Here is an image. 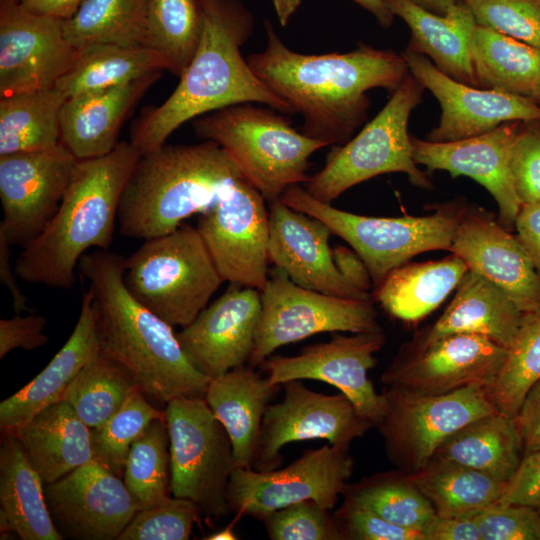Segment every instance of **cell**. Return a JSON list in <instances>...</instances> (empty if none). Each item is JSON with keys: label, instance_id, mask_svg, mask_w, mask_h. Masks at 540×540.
Segmentation results:
<instances>
[{"label": "cell", "instance_id": "cell-19", "mask_svg": "<svg viewBox=\"0 0 540 540\" xmlns=\"http://www.w3.org/2000/svg\"><path fill=\"white\" fill-rule=\"evenodd\" d=\"M63 21L0 0V97L55 87L79 53Z\"/></svg>", "mask_w": 540, "mask_h": 540}, {"label": "cell", "instance_id": "cell-27", "mask_svg": "<svg viewBox=\"0 0 540 540\" xmlns=\"http://www.w3.org/2000/svg\"><path fill=\"white\" fill-rule=\"evenodd\" d=\"M100 352L94 294H83L77 323L49 364L21 390L0 403V427L10 429L61 400L80 370Z\"/></svg>", "mask_w": 540, "mask_h": 540}, {"label": "cell", "instance_id": "cell-4", "mask_svg": "<svg viewBox=\"0 0 540 540\" xmlns=\"http://www.w3.org/2000/svg\"><path fill=\"white\" fill-rule=\"evenodd\" d=\"M141 155L130 141H119L106 155L78 160L56 214L15 261L20 280L69 289L89 249L109 250L122 192Z\"/></svg>", "mask_w": 540, "mask_h": 540}, {"label": "cell", "instance_id": "cell-61", "mask_svg": "<svg viewBox=\"0 0 540 540\" xmlns=\"http://www.w3.org/2000/svg\"><path fill=\"white\" fill-rule=\"evenodd\" d=\"M275 13L279 24L285 27L296 10L300 6L302 0H272Z\"/></svg>", "mask_w": 540, "mask_h": 540}, {"label": "cell", "instance_id": "cell-18", "mask_svg": "<svg viewBox=\"0 0 540 540\" xmlns=\"http://www.w3.org/2000/svg\"><path fill=\"white\" fill-rule=\"evenodd\" d=\"M506 355L505 347L485 336L453 333L421 348L406 345L381 380L390 388L427 395L474 385L488 389Z\"/></svg>", "mask_w": 540, "mask_h": 540}, {"label": "cell", "instance_id": "cell-37", "mask_svg": "<svg viewBox=\"0 0 540 540\" xmlns=\"http://www.w3.org/2000/svg\"><path fill=\"white\" fill-rule=\"evenodd\" d=\"M66 99L56 87L0 97V155L60 144V114Z\"/></svg>", "mask_w": 540, "mask_h": 540}, {"label": "cell", "instance_id": "cell-31", "mask_svg": "<svg viewBox=\"0 0 540 540\" xmlns=\"http://www.w3.org/2000/svg\"><path fill=\"white\" fill-rule=\"evenodd\" d=\"M44 484L57 481L94 460L91 428L63 400L10 429Z\"/></svg>", "mask_w": 540, "mask_h": 540}, {"label": "cell", "instance_id": "cell-5", "mask_svg": "<svg viewBox=\"0 0 540 540\" xmlns=\"http://www.w3.org/2000/svg\"><path fill=\"white\" fill-rule=\"evenodd\" d=\"M240 178L236 162L214 141L165 143L134 166L120 199L119 232L142 240L172 232L192 215L209 211Z\"/></svg>", "mask_w": 540, "mask_h": 540}, {"label": "cell", "instance_id": "cell-23", "mask_svg": "<svg viewBox=\"0 0 540 540\" xmlns=\"http://www.w3.org/2000/svg\"><path fill=\"white\" fill-rule=\"evenodd\" d=\"M522 121L505 122L484 134L450 142L412 136L414 160L428 171H447L482 185L498 205V222L510 230L521 207L511 167L513 145Z\"/></svg>", "mask_w": 540, "mask_h": 540}, {"label": "cell", "instance_id": "cell-11", "mask_svg": "<svg viewBox=\"0 0 540 540\" xmlns=\"http://www.w3.org/2000/svg\"><path fill=\"white\" fill-rule=\"evenodd\" d=\"M249 365L260 366L278 348L324 332L382 330L372 300L344 298L301 287L279 268L270 271Z\"/></svg>", "mask_w": 540, "mask_h": 540}, {"label": "cell", "instance_id": "cell-51", "mask_svg": "<svg viewBox=\"0 0 540 540\" xmlns=\"http://www.w3.org/2000/svg\"><path fill=\"white\" fill-rule=\"evenodd\" d=\"M333 513L346 540H425L421 530L394 524L344 501Z\"/></svg>", "mask_w": 540, "mask_h": 540}, {"label": "cell", "instance_id": "cell-30", "mask_svg": "<svg viewBox=\"0 0 540 540\" xmlns=\"http://www.w3.org/2000/svg\"><path fill=\"white\" fill-rule=\"evenodd\" d=\"M523 313L501 288L468 270L451 303L418 337L414 348L424 347L449 334L471 333L485 336L509 349L520 328Z\"/></svg>", "mask_w": 540, "mask_h": 540}, {"label": "cell", "instance_id": "cell-33", "mask_svg": "<svg viewBox=\"0 0 540 540\" xmlns=\"http://www.w3.org/2000/svg\"><path fill=\"white\" fill-rule=\"evenodd\" d=\"M468 270L455 254L440 260L408 262L390 272L372 297L393 317L417 322L457 288Z\"/></svg>", "mask_w": 540, "mask_h": 540}, {"label": "cell", "instance_id": "cell-56", "mask_svg": "<svg viewBox=\"0 0 540 540\" xmlns=\"http://www.w3.org/2000/svg\"><path fill=\"white\" fill-rule=\"evenodd\" d=\"M425 540H481L470 517H443L435 514L422 528Z\"/></svg>", "mask_w": 540, "mask_h": 540}, {"label": "cell", "instance_id": "cell-63", "mask_svg": "<svg viewBox=\"0 0 540 540\" xmlns=\"http://www.w3.org/2000/svg\"><path fill=\"white\" fill-rule=\"evenodd\" d=\"M205 540H235L238 539L233 531L232 525H229L222 530L210 534L204 538Z\"/></svg>", "mask_w": 540, "mask_h": 540}, {"label": "cell", "instance_id": "cell-6", "mask_svg": "<svg viewBox=\"0 0 540 540\" xmlns=\"http://www.w3.org/2000/svg\"><path fill=\"white\" fill-rule=\"evenodd\" d=\"M193 129L199 138L226 150L267 201L279 199L293 185L307 183L309 158L328 146L296 130L286 114L251 102L195 118Z\"/></svg>", "mask_w": 540, "mask_h": 540}, {"label": "cell", "instance_id": "cell-52", "mask_svg": "<svg viewBox=\"0 0 540 540\" xmlns=\"http://www.w3.org/2000/svg\"><path fill=\"white\" fill-rule=\"evenodd\" d=\"M46 325L47 320L41 315L21 316L16 313L9 319H1L0 358L16 348L30 351L45 345L48 341L44 333Z\"/></svg>", "mask_w": 540, "mask_h": 540}, {"label": "cell", "instance_id": "cell-24", "mask_svg": "<svg viewBox=\"0 0 540 540\" xmlns=\"http://www.w3.org/2000/svg\"><path fill=\"white\" fill-rule=\"evenodd\" d=\"M269 262L297 285L324 294L373 300L348 283L335 266L329 247L330 228L295 210L280 198L269 201Z\"/></svg>", "mask_w": 540, "mask_h": 540}, {"label": "cell", "instance_id": "cell-21", "mask_svg": "<svg viewBox=\"0 0 540 540\" xmlns=\"http://www.w3.org/2000/svg\"><path fill=\"white\" fill-rule=\"evenodd\" d=\"M409 72L437 99L438 125L427 140L450 142L489 132L505 122L540 120V104L532 99L459 82L440 71L426 56L405 49Z\"/></svg>", "mask_w": 540, "mask_h": 540}, {"label": "cell", "instance_id": "cell-12", "mask_svg": "<svg viewBox=\"0 0 540 540\" xmlns=\"http://www.w3.org/2000/svg\"><path fill=\"white\" fill-rule=\"evenodd\" d=\"M387 408L378 424L388 459L398 469L415 472L429 463L454 432L497 412L483 386L427 395L387 387Z\"/></svg>", "mask_w": 540, "mask_h": 540}, {"label": "cell", "instance_id": "cell-54", "mask_svg": "<svg viewBox=\"0 0 540 540\" xmlns=\"http://www.w3.org/2000/svg\"><path fill=\"white\" fill-rule=\"evenodd\" d=\"M524 454L540 450V380L526 394L513 418Z\"/></svg>", "mask_w": 540, "mask_h": 540}, {"label": "cell", "instance_id": "cell-59", "mask_svg": "<svg viewBox=\"0 0 540 540\" xmlns=\"http://www.w3.org/2000/svg\"><path fill=\"white\" fill-rule=\"evenodd\" d=\"M26 9L63 20L71 18L84 0H16Z\"/></svg>", "mask_w": 540, "mask_h": 540}, {"label": "cell", "instance_id": "cell-49", "mask_svg": "<svg viewBox=\"0 0 540 540\" xmlns=\"http://www.w3.org/2000/svg\"><path fill=\"white\" fill-rule=\"evenodd\" d=\"M481 540H540V509L496 502L470 516Z\"/></svg>", "mask_w": 540, "mask_h": 540}, {"label": "cell", "instance_id": "cell-50", "mask_svg": "<svg viewBox=\"0 0 540 540\" xmlns=\"http://www.w3.org/2000/svg\"><path fill=\"white\" fill-rule=\"evenodd\" d=\"M511 167L521 204L540 201V120L521 122Z\"/></svg>", "mask_w": 540, "mask_h": 540}, {"label": "cell", "instance_id": "cell-7", "mask_svg": "<svg viewBox=\"0 0 540 540\" xmlns=\"http://www.w3.org/2000/svg\"><path fill=\"white\" fill-rule=\"evenodd\" d=\"M124 283L169 325L190 324L224 282L197 229L182 223L144 243L124 261Z\"/></svg>", "mask_w": 540, "mask_h": 540}, {"label": "cell", "instance_id": "cell-42", "mask_svg": "<svg viewBox=\"0 0 540 540\" xmlns=\"http://www.w3.org/2000/svg\"><path fill=\"white\" fill-rule=\"evenodd\" d=\"M135 386L126 369L99 352L80 370L61 400L93 429L119 410Z\"/></svg>", "mask_w": 540, "mask_h": 540}, {"label": "cell", "instance_id": "cell-58", "mask_svg": "<svg viewBox=\"0 0 540 540\" xmlns=\"http://www.w3.org/2000/svg\"><path fill=\"white\" fill-rule=\"evenodd\" d=\"M11 246L9 241L0 234V278L10 292L13 310L15 313H21L28 310L27 297L17 282L18 276L11 262Z\"/></svg>", "mask_w": 540, "mask_h": 540}, {"label": "cell", "instance_id": "cell-46", "mask_svg": "<svg viewBox=\"0 0 540 540\" xmlns=\"http://www.w3.org/2000/svg\"><path fill=\"white\" fill-rule=\"evenodd\" d=\"M261 522L271 540H346L331 509L314 500L273 511Z\"/></svg>", "mask_w": 540, "mask_h": 540}, {"label": "cell", "instance_id": "cell-8", "mask_svg": "<svg viewBox=\"0 0 540 540\" xmlns=\"http://www.w3.org/2000/svg\"><path fill=\"white\" fill-rule=\"evenodd\" d=\"M424 90L409 72L385 106L354 138L333 147L324 167L307 182V192L331 203L349 188L388 173H404L415 186L431 188L430 180L414 160L408 133L411 112L422 102Z\"/></svg>", "mask_w": 540, "mask_h": 540}, {"label": "cell", "instance_id": "cell-39", "mask_svg": "<svg viewBox=\"0 0 540 540\" xmlns=\"http://www.w3.org/2000/svg\"><path fill=\"white\" fill-rule=\"evenodd\" d=\"M342 496L344 502L368 510L389 522L421 531L436 514L431 503L412 482L409 473L400 469L347 483Z\"/></svg>", "mask_w": 540, "mask_h": 540}, {"label": "cell", "instance_id": "cell-64", "mask_svg": "<svg viewBox=\"0 0 540 540\" xmlns=\"http://www.w3.org/2000/svg\"><path fill=\"white\" fill-rule=\"evenodd\" d=\"M540 509V508H539Z\"/></svg>", "mask_w": 540, "mask_h": 540}, {"label": "cell", "instance_id": "cell-47", "mask_svg": "<svg viewBox=\"0 0 540 540\" xmlns=\"http://www.w3.org/2000/svg\"><path fill=\"white\" fill-rule=\"evenodd\" d=\"M201 514L193 501L171 495L138 511L118 540H188Z\"/></svg>", "mask_w": 540, "mask_h": 540}, {"label": "cell", "instance_id": "cell-26", "mask_svg": "<svg viewBox=\"0 0 540 540\" xmlns=\"http://www.w3.org/2000/svg\"><path fill=\"white\" fill-rule=\"evenodd\" d=\"M162 72L125 85L68 97L60 114L61 143L78 160L111 152L119 143L122 124Z\"/></svg>", "mask_w": 540, "mask_h": 540}, {"label": "cell", "instance_id": "cell-40", "mask_svg": "<svg viewBox=\"0 0 540 540\" xmlns=\"http://www.w3.org/2000/svg\"><path fill=\"white\" fill-rule=\"evenodd\" d=\"M200 34L196 0H146L142 46L159 54L172 74L180 77L186 70Z\"/></svg>", "mask_w": 540, "mask_h": 540}, {"label": "cell", "instance_id": "cell-15", "mask_svg": "<svg viewBox=\"0 0 540 540\" xmlns=\"http://www.w3.org/2000/svg\"><path fill=\"white\" fill-rule=\"evenodd\" d=\"M282 388V400L270 404L265 412L254 470L279 468L283 461L281 449L289 443L322 439L349 449L354 439L373 427L341 392H316L302 380L287 381Z\"/></svg>", "mask_w": 540, "mask_h": 540}, {"label": "cell", "instance_id": "cell-60", "mask_svg": "<svg viewBox=\"0 0 540 540\" xmlns=\"http://www.w3.org/2000/svg\"><path fill=\"white\" fill-rule=\"evenodd\" d=\"M362 8L371 13L383 28H389L394 15L387 8L384 0H353Z\"/></svg>", "mask_w": 540, "mask_h": 540}, {"label": "cell", "instance_id": "cell-35", "mask_svg": "<svg viewBox=\"0 0 540 540\" xmlns=\"http://www.w3.org/2000/svg\"><path fill=\"white\" fill-rule=\"evenodd\" d=\"M476 87L540 104V49L477 25L471 41Z\"/></svg>", "mask_w": 540, "mask_h": 540}, {"label": "cell", "instance_id": "cell-9", "mask_svg": "<svg viewBox=\"0 0 540 540\" xmlns=\"http://www.w3.org/2000/svg\"><path fill=\"white\" fill-rule=\"evenodd\" d=\"M280 200L321 220L332 234L346 241L367 265L373 289L414 256L432 250L449 251L462 212L440 208L427 216H364L322 202L299 184L288 188Z\"/></svg>", "mask_w": 540, "mask_h": 540}, {"label": "cell", "instance_id": "cell-13", "mask_svg": "<svg viewBox=\"0 0 540 540\" xmlns=\"http://www.w3.org/2000/svg\"><path fill=\"white\" fill-rule=\"evenodd\" d=\"M349 449L325 444L305 450L282 469L257 471L236 467L227 487L231 512L261 521L269 513L303 500L333 509L352 476Z\"/></svg>", "mask_w": 540, "mask_h": 540}, {"label": "cell", "instance_id": "cell-20", "mask_svg": "<svg viewBox=\"0 0 540 540\" xmlns=\"http://www.w3.org/2000/svg\"><path fill=\"white\" fill-rule=\"evenodd\" d=\"M44 494L63 539L118 540L140 510L120 476L95 459L44 484Z\"/></svg>", "mask_w": 540, "mask_h": 540}, {"label": "cell", "instance_id": "cell-14", "mask_svg": "<svg viewBox=\"0 0 540 540\" xmlns=\"http://www.w3.org/2000/svg\"><path fill=\"white\" fill-rule=\"evenodd\" d=\"M245 178L236 180L207 212L197 229L224 282L260 292L269 279V210Z\"/></svg>", "mask_w": 540, "mask_h": 540}, {"label": "cell", "instance_id": "cell-62", "mask_svg": "<svg viewBox=\"0 0 540 540\" xmlns=\"http://www.w3.org/2000/svg\"><path fill=\"white\" fill-rule=\"evenodd\" d=\"M415 3L428 11L444 14L446 10L456 2L464 0H413Z\"/></svg>", "mask_w": 540, "mask_h": 540}, {"label": "cell", "instance_id": "cell-22", "mask_svg": "<svg viewBox=\"0 0 540 540\" xmlns=\"http://www.w3.org/2000/svg\"><path fill=\"white\" fill-rule=\"evenodd\" d=\"M260 312L259 290L229 283L177 338L192 365L212 379L249 362Z\"/></svg>", "mask_w": 540, "mask_h": 540}, {"label": "cell", "instance_id": "cell-29", "mask_svg": "<svg viewBox=\"0 0 540 540\" xmlns=\"http://www.w3.org/2000/svg\"><path fill=\"white\" fill-rule=\"evenodd\" d=\"M281 388L246 364L210 380L205 401L231 439L236 467L252 468L265 412Z\"/></svg>", "mask_w": 540, "mask_h": 540}, {"label": "cell", "instance_id": "cell-43", "mask_svg": "<svg viewBox=\"0 0 540 540\" xmlns=\"http://www.w3.org/2000/svg\"><path fill=\"white\" fill-rule=\"evenodd\" d=\"M123 481L140 510L171 496L170 438L166 419L153 420L133 442Z\"/></svg>", "mask_w": 540, "mask_h": 540}, {"label": "cell", "instance_id": "cell-38", "mask_svg": "<svg viewBox=\"0 0 540 540\" xmlns=\"http://www.w3.org/2000/svg\"><path fill=\"white\" fill-rule=\"evenodd\" d=\"M409 476L443 517L472 516L498 502L507 484L479 470L435 459Z\"/></svg>", "mask_w": 540, "mask_h": 540}, {"label": "cell", "instance_id": "cell-3", "mask_svg": "<svg viewBox=\"0 0 540 540\" xmlns=\"http://www.w3.org/2000/svg\"><path fill=\"white\" fill-rule=\"evenodd\" d=\"M124 261L120 254L94 249L78 264L94 294L100 352L126 369L153 402L167 405L177 398L205 399L211 379L189 361L174 327L127 289Z\"/></svg>", "mask_w": 540, "mask_h": 540}, {"label": "cell", "instance_id": "cell-25", "mask_svg": "<svg viewBox=\"0 0 540 540\" xmlns=\"http://www.w3.org/2000/svg\"><path fill=\"white\" fill-rule=\"evenodd\" d=\"M449 252L501 288L522 312L540 310V276L519 241L481 210H462Z\"/></svg>", "mask_w": 540, "mask_h": 540}, {"label": "cell", "instance_id": "cell-34", "mask_svg": "<svg viewBox=\"0 0 540 540\" xmlns=\"http://www.w3.org/2000/svg\"><path fill=\"white\" fill-rule=\"evenodd\" d=\"M523 456V444L513 418L497 411L454 432L432 459L473 468L507 483Z\"/></svg>", "mask_w": 540, "mask_h": 540}, {"label": "cell", "instance_id": "cell-57", "mask_svg": "<svg viewBox=\"0 0 540 540\" xmlns=\"http://www.w3.org/2000/svg\"><path fill=\"white\" fill-rule=\"evenodd\" d=\"M332 257L336 268L348 283L366 293L373 289L370 271L353 248L337 245L332 249Z\"/></svg>", "mask_w": 540, "mask_h": 540}, {"label": "cell", "instance_id": "cell-28", "mask_svg": "<svg viewBox=\"0 0 540 540\" xmlns=\"http://www.w3.org/2000/svg\"><path fill=\"white\" fill-rule=\"evenodd\" d=\"M384 2L389 11L410 28L407 49L426 56L451 78L476 86L471 41L477 23L464 1L454 3L444 14L428 11L413 0Z\"/></svg>", "mask_w": 540, "mask_h": 540}, {"label": "cell", "instance_id": "cell-10", "mask_svg": "<svg viewBox=\"0 0 540 540\" xmlns=\"http://www.w3.org/2000/svg\"><path fill=\"white\" fill-rule=\"evenodd\" d=\"M170 438L171 495L197 504L202 514L220 518L236 468L231 439L203 398H177L165 406Z\"/></svg>", "mask_w": 540, "mask_h": 540}, {"label": "cell", "instance_id": "cell-55", "mask_svg": "<svg viewBox=\"0 0 540 540\" xmlns=\"http://www.w3.org/2000/svg\"><path fill=\"white\" fill-rule=\"evenodd\" d=\"M514 227L540 276V201L522 204Z\"/></svg>", "mask_w": 540, "mask_h": 540}, {"label": "cell", "instance_id": "cell-1", "mask_svg": "<svg viewBox=\"0 0 540 540\" xmlns=\"http://www.w3.org/2000/svg\"><path fill=\"white\" fill-rule=\"evenodd\" d=\"M266 46L247 61L254 73L295 113L301 132L329 145H342L367 119V92L391 94L409 74L402 53L360 44L345 53L303 54L288 48L265 21Z\"/></svg>", "mask_w": 540, "mask_h": 540}, {"label": "cell", "instance_id": "cell-44", "mask_svg": "<svg viewBox=\"0 0 540 540\" xmlns=\"http://www.w3.org/2000/svg\"><path fill=\"white\" fill-rule=\"evenodd\" d=\"M540 380V310L524 312L516 338L487 389L496 410L514 418L526 394Z\"/></svg>", "mask_w": 540, "mask_h": 540}, {"label": "cell", "instance_id": "cell-53", "mask_svg": "<svg viewBox=\"0 0 540 540\" xmlns=\"http://www.w3.org/2000/svg\"><path fill=\"white\" fill-rule=\"evenodd\" d=\"M498 502L540 508V450L524 454Z\"/></svg>", "mask_w": 540, "mask_h": 540}, {"label": "cell", "instance_id": "cell-36", "mask_svg": "<svg viewBox=\"0 0 540 540\" xmlns=\"http://www.w3.org/2000/svg\"><path fill=\"white\" fill-rule=\"evenodd\" d=\"M164 70H168L165 60L147 47L92 44L79 49L55 87L68 98L125 85Z\"/></svg>", "mask_w": 540, "mask_h": 540}, {"label": "cell", "instance_id": "cell-48", "mask_svg": "<svg viewBox=\"0 0 540 540\" xmlns=\"http://www.w3.org/2000/svg\"><path fill=\"white\" fill-rule=\"evenodd\" d=\"M477 25L540 49V0H464Z\"/></svg>", "mask_w": 540, "mask_h": 540}, {"label": "cell", "instance_id": "cell-16", "mask_svg": "<svg viewBox=\"0 0 540 540\" xmlns=\"http://www.w3.org/2000/svg\"><path fill=\"white\" fill-rule=\"evenodd\" d=\"M385 343L383 330L334 334L329 341L307 345L293 356H269L260 366L273 385L291 380H317L336 387L358 413L378 426L387 408L384 393H377L368 378Z\"/></svg>", "mask_w": 540, "mask_h": 540}, {"label": "cell", "instance_id": "cell-17", "mask_svg": "<svg viewBox=\"0 0 540 540\" xmlns=\"http://www.w3.org/2000/svg\"><path fill=\"white\" fill-rule=\"evenodd\" d=\"M78 159L62 144L0 155L2 234L22 248L46 228L71 182Z\"/></svg>", "mask_w": 540, "mask_h": 540}, {"label": "cell", "instance_id": "cell-45", "mask_svg": "<svg viewBox=\"0 0 540 540\" xmlns=\"http://www.w3.org/2000/svg\"><path fill=\"white\" fill-rule=\"evenodd\" d=\"M155 419H166L165 410L153 406L135 386L115 414L91 429L94 459L114 474L123 475L130 447Z\"/></svg>", "mask_w": 540, "mask_h": 540}, {"label": "cell", "instance_id": "cell-41", "mask_svg": "<svg viewBox=\"0 0 540 540\" xmlns=\"http://www.w3.org/2000/svg\"><path fill=\"white\" fill-rule=\"evenodd\" d=\"M146 0H84L63 21L64 35L75 48L92 44L142 46Z\"/></svg>", "mask_w": 540, "mask_h": 540}, {"label": "cell", "instance_id": "cell-32", "mask_svg": "<svg viewBox=\"0 0 540 540\" xmlns=\"http://www.w3.org/2000/svg\"><path fill=\"white\" fill-rule=\"evenodd\" d=\"M1 539L14 533L22 540H62L50 516L44 483L20 441L2 430L0 444Z\"/></svg>", "mask_w": 540, "mask_h": 540}, {"label": "cell", "instance_id": "cell-2", "mask_svg": "<svg viewBox=\"0 0 540 540\" xmlns=\"http://www.w3.org/2000/svg\"><path fill=\"white\" fill-rule=\"evenodd\" d=\"M201 34L197 50L171 95L145 107L130 130L141 154L165 144L181 125L221 108L257 103L283 114L294 112L252 70L241 47L254 29V18L240 0H196Z\"/></svg>", "mask_w": 540, "mask_h": 540}]
</instances>
